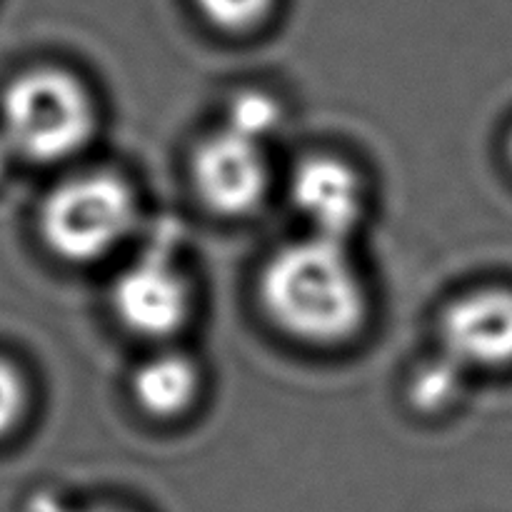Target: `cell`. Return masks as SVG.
<instances>
[{
	"mask_svg": "<svg viewBox=\"0 0 512 512\" xmlns=\"http://www.w3.org/2000/svg\"><path fill=\"white\" fill-rule=\"evenodd\" d=\"M258 290L268 318L300 343H348L368 320V285L340 240L308 235L278 248L263 265Z\"/></svg>",
	"mask_w": 512,
	"mask_h": 512,
	"instance_id": "cell-1",
	"label": "cell"
},
{
	"mask_svg": "<svg viewBox=\"0 0 512 512\" xmlns=\"http://www.w3.org/2000/svg\"><path fill=\"white\" fill-rule=\"evenodd\" d=\"M98 130L93 95L73 73L35 68L5 88L0 133L15 158L30 163H63L83 153Z\"/></svg>",
	"mask_w": 512,
	"mask_h": 512,
	"instance_id": "cell-2",
	"label": "cell"
},
{
	"mask_svg": "<svg viewBox=\"0 0 512 512\" xmlns=\"http://www.w3.org/2000/svg\"><path fill=\"white\" fill-rule=\"evenodd\" d=\"M508 155H510V163H512V133H510V140H508Z\"/></svg>",
	"mask_w": 512,
	"mask_h": 512,
	"instance_id": "cell-15",
	"label": "cell"
},
{
	"mask_svg": "<svg viewBox=\"0 0 512 512\" xmlns=\"http://www.w3.org/2000/svg\"><path fill=\"white\" fill-rule=\"evenodd\" d=\"M440 353L465 373L512 368V288H478L440 315Z\"/></svg>",
	"mask_w": 512,
	"mask_h": 512,
	"instance_id": "cell-6",
	"label": "cell"
},
{
	"mask_svg": "<svg viewBox=\"0 0 512 512\" xmlns=\"http://www.w3.org/2000/svg\"><path fill=\"white\" fill-rule=\"evenodd\" d=\"M28 410V383L23 373L0 358V438L13 433Z\"/></svg>",
	"mask_w": 512,
	"mask_h": 512,
	"instance_id": "cell-12",
	"label": "cell"
},
{
	"mask_svg": "<svg viewBox=\"0 0 512 512\" xmlns=\"http://www.w3.org/2000/svg\"><path fill=\"white\" fill-rule=\"evenodd\" d=\"M110 300L120 323L145 340L173 338L193 313L190 280L163 250H150L125 265L115 278Z\"/></svg>",
	"mask_w": 512,
	"mask_h": 512,
	"instance_id": "cell-5",
	"label": "cell"
},
{
	"mask_svg": "<svg viewBox=\"0 0 512 512\" xmlns=\"http://www.w3.org/2000/svg\"><path fill=\"white\" fill-rule=\"evenodd\" d=\"M198 198L223 218H245L263 205L270 188L265 145L228 128L200 140L190 160Z\"/></svg>",
	"mask_w": 512,
	"mask_h": 512,
	"instance_id": "cell-4",
	"label": "cell"
},
{
	"mask_svg": "<svg viewBox=\"0 0 512 512\" xmlns=\"http://www.w3.org/2000/svg\"><path fill=\"white\" fill-rule=\"evenodd\" d=\"M133 398L148 415L173 420L188 413L198 400L203 378L200 368L185 353H158L143 360L130 380Z\"/></svg>",
	"mask_w": 512,
	"mask_h": 512,
	"instance_id": "cell-8",
	"label": "cell"
},
{
	"mask_svg": "<svg viewBox=\"0 0 512 512\" xmlns=\"http://www.w3.org/2000/svg\"><path fill=\"white\" fill-rule=\"evenodd\" d=\"M290 200L310 235L350 243L365 220V185L358 170L335 155H310L290 175Z\"/></svg>",
	"mask_w": 512,
	"mask_h": 512,
	"instance_id": "cell-7",
	"label": "cell"
},
{
	"mask_svg": "<svg viewBox=\"0 0 512 512\" xmlns=\"http://www.w3.org/2000/svg\"><path fill=\"white\" fill-rule=\"evenodd\" d=\"M203 18L225 33H248L265 23L275 0H195Z\"/></svg>",
	"mask_w": 512,
	"mask_h": 512,
	"instance_id": "cell-11",
	"label": "cell"
},
{
	"mask_svg": "<svg viewBox=\"0 0 512 512\" xmlns=\"http://www.w3.org/2000/svg\"><path fill=\"white\" fill-rule=\"evenodd\" d=\"M40 512H133L128 508H120V505H85V508H68V505L60 503H43Z\"/></svg>",
	"mask_w": 512,
	"mask_h": 512,
	"instance_id": "cell-13",
	"label": "cell"
},
{
	"mask_svg": "<svg viewBox=\"0 0 512 512\" xmlns=\"http://www.w3.org/2000/svg\"><path fill=\"white\" fill-rule=\"evenodd\" d=\"M13 158H15L13 148H10V143H8V140H5V135L0 133V178H3V175L8 173V168H10V163H13Z\"/></svg>",
	"mask_w": 512,
	"mask_h": 512,
	"instance_id": "cell-14",
	"label": "cell"
},
{
	"mask_svg": "<svg viewBox=\"0 0 512 512\" xmlns=\"http://www.w3.org/2000/svg\"><path fill=\"white\" fill-rule=\"evenodd\" d=\"M468 375L448 355L438 353L415 368L408 383V400L418 413L438 415L453 408L465 393Z\"/></svg>",
	"mask_w": 512,
	"mask_h": 512,
	"instance_id": "cell-9",
	"label": "cell"
},
{
	"mask_svg": "<svg viewBox=\"0 0 512 512\" xmlns=\"http://www.w3.org/2000/svg\"><path fill=\"white\" fill-rule=\"evenodd\" d=\"M138 198L120 175L105 170L55 185L40 208V235L65 263H98L138 228Z\"/></svg>",
	"mask_w": 512,
	"mask_h": 512,
	"instance_id": "cell-3",
	"label": "cell"
},
{
	"mask_svg": "<svg viewBox=\"0 0 512 512\" xmlns=\"http://www.w3.org/2000/svg\"><path fill=\"white\" fill-rule=\"evenodd\" d=\"M283 118V105L275 95L258 88H245L228 98L223 128L265 145V140L283 125Z\"/></svg>",
	"mask_w": 512,
	"mask_h": 512,
	"instance_id": "cell-10",
	"label": "cell"
}]
</instances>
